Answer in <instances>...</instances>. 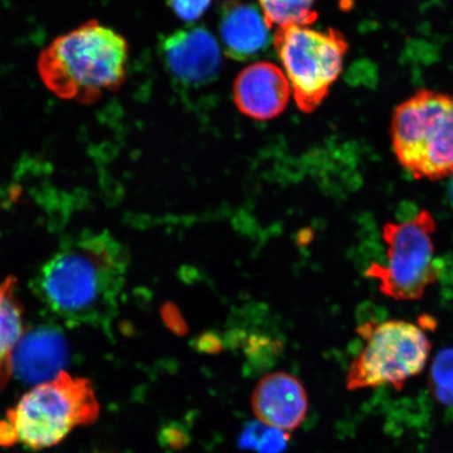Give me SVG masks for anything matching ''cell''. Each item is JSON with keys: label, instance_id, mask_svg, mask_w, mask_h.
<instances>
[{"label": "cell", "instance_id": "6da1fadb", "mask_svg": "<svg viewBox=\"0 0 453 453\" xmlns=\"http://www.w3.org/2000/svg\"><path fill=\"white\" fill-rule=\"evenodd\" d=\"M126 269V252L111 236L83 235L43 265L34 288L70 325H100L115 309Z\"/></svg>", "mask_w": 453, "mask_h": 453}, {"label": "cell", "instance_id": "7a4b0ae2", "mask_svg": "<svg viewBox=\"0 0 453 453\" xmlns=\"http://www.w3.org/2000/svg\"><path fill=\"white\" fill-rule=\"evenodd\" d=\"M128 58L127 38L97 19H89L43 48L37 72L56 97L93 104L123 87Z\"/></svg>", "mask_w": 453, "mask_h": 453}, {"label": "cell", "instance_id": "3957f363", "mask_svg": "<svg viewBox=\"0 0 453 453\" xmlns=\"http://www.w3.org/2000/svg\"><path fill=\"white\" fill-rule=\"evenodd\" d=\"M100 405L92 383L62 371L28 390L0 422V445L37 450L59 444L73 429L97 420Z\"/></svg>", "mask_w": 453, "mask_h": 453}, {"label": "cell", "instance_id": "277c9868", "mask_svg": "<svg viewBox=\"0 0 453 453\" xmlns=\"http://www.w3.org/2000/svg\"><path fill=\"white\" fill-rule=\"evenodd\" d=\"M390 139L396 161L413 178L453 177V96L420 89L401 102Z\"/></svg>", "mask_w": 453, "mask_h": 453}, {"label": "cell", "instance_id": "5b68a950", "mask_svg": "<svg viewBox=\"0 0 453 453\" xmlns=\"http://www.w3.org/2000/svg\"><path fill=\"white\" fill-rule=\"evenodd\" d=\"M435 230L434 215L425 209L384 225L387 258L383 264L372 265L367 275L378 282L385 296L404 302L421 299L437 282L440 268L434 242Z\"/></svg>", "mask_w": 453, "mask_h": 453}, {"label": "cell", "instance_id": "8992f818", "mask_svg": "<svg viewBox=\"0 0 453 453\" xmlns=\"http://www.w3.org/2000/svg\"><path fill=\"white\" fill-rule=\"evenodd\" d=\"M274 48L285 67L298 109L311 113L324 104L342 75L349 42L336 28H276Z\"/></svg>", "mask_w": 453, "mask_h": 453}, {"label": "cell", "instance_id": "52a82bcc", "mask_svg": "<svg viewBox=\"0 0 453 453\" xmlns=\"http://www.w3.org/2000/svg\"><path fill=\"white\" fill-rule=\"evenodd\" d=\"M365 345L349 366L350 390L390 385L401 389L426 367L429 338L422 328L404 320H387L360 327Z\"/></svg>", "mask_w": 453, "mask_h": 453}, {"label": "cell", "instance_id": "ba28073f", "mask_svg": "<svg viewBox=\"0 0 453 453\" xmlns=\"http://www.w3.org/2000/svg\"><path fill=\"white\" fill-rule=\"evenodd\" d=\"M164 62L179 82L200 87L214 81L222 66V56L212 34L191 27L169 35L161 45Z\"/></svg>", "mask_w": 453, "mask_h": 453}, {"label": "cell", "instance_id": "9c48e42d", "mask_svg": "<svg viewBox=\"0 0 453 453\" xmlns=\"http://www.w3.org/2000/svg\"><path fill=\"white\" fill-rule=\"evenodd\" d=\"M291 85L285 73L271 62H257L243 69L234 85V99L243 115L271 120L286 110Z\"/></svg>", "mask_w": 453, "mask_h": 453}, {"label": "cell", "instance_id": "30bf717a", "mask_svg": "<svg viewBox=\"0 0 453 453\" xmlns=\"http://www.w3.org/2000/svg\"><path fill=\"white\" fill-rule=\"evenodd\" d=\"M252 409L260 422L288 432L299 427L307 416L308 394L291 373L272 372L254 388Z\"/></svg>", "mask_w": 453, "mask_h": 453}, {"label": "cell", "instance_id": "8fae6325", "mask_svg": "<svg viewBox=\"0 0 453 453\" xmlns=\"http://www.w3.org/2000/svg\"><path fill=\"white\" fill-rule=\"evenodd\" d=\"M67 356L64 335L53 327L41 326L21 336L10 362L20 380L37 385L64 371Z\"/></svg>", "mask_w": 453, "mask_h": 453}, {"label": "cell", "instance_id": "7c38bea8", "mask_svg": "<svg viewBox=\"0 0 453 453\" xmlns=\"http://www.w3.org/2000/svg\"><path fill=\"white\" fill-rule=\"evenodd\" d=\"M271 28L254 5L229 0L220 11L219 33L226 54L237 61L255 58L269 48Z\"/></svg>", "mask_w": 453, "mask_h": 453}, {"label": "cell", "instance_id": "4fadbf2b", "mask_svg": "<svg viewBox=\"0 0 453 453\" xmlns=\"http://www.w3.org/2000/svg\"><path fill=\"white\" fill-rule=\"evenodd\" d=\"M14 287L11 277L0 285V367L11 360L22 336L21 310L14 297Z\"/></svg>", "mask_w": 453, "mask_h": 453}, {"label": "cell", "instance_id": "5bb4252c", "mask_svg": "<svg viewBox=\"0 0 453 453\" xmlns=\"http://www.w3.org/2000/svg\"><path fill=\"white\" fill-rule=\"evenodd\" d=\"M319 0H258L270 28L310 27L319 19L315 4Z\"/></svg>", "mask_w": 453, "mask_h": 453}, {"label": "cell", "instance_id": "9a60e30c", "mask_svg": "<svg viewBox=\"0 0 453 453\" xmlns=\"http://www.w3.org/2000/svg\"><path fill=\"white\" fill-rule=\"evenodd\" d=\"M286 432L263 422H250L243 428L237 444L243 450L257 453H283L288 446Z\"/></svg>", "mask_w": 453, "mask_h": 453}, {"label": "cell", "instance_id": "2e32d148", "mask_svg": "<svg viewBox=\"0 0 453 453\" xmlns=\"http://www.w3.org/2000/svg\"><path fill=\"white\" fill-rule=\"evenodd\" d=\"M430 384L441 403L453 405V349L443 350L435 357Z\"/></svg>", "mask_w": 453, "mask_h": 453}, {"label": "cell", "instance_id": "e0dca14e", "mask_svg": "<svg viewBox=\"0 0 453 453\" xmlns=\"http://www.w3.org/2000/svg\"><path fill=\"white\" fill-rule=\"evenodd\" d=\"M212 0H167L170 9L185 21H195L211 7Z\"/></svg>", "mask_w": 453, "mask_h": 453}, {"label": "cell", "instance_id": "ac0fdd59", "mask_svg": "<svg viewBox=\"0 0 453 453\" xmlns=\"http://www.w3.org/2000/svg\"><path fill=\"white\" fill-rule=\"evenodd\" d=\"M160 444L173 450H182L190 443V435L182 424L168 423L160 430Z\"/></svg>", "mask_w": 453, "mask_h": 453}, {"label": "cell", "instance_id": "d6986e66", "mask_svg": "<svg viewBox=\"0 0 453 453\" xmlns=\"http://www.w3.org/2000/svg\"><path fill=\"white\" fill-rule=\"evenodd\" d=\"M276 343L267 337L254 336L249 339L247 354L253 361H260V364L269 360L272 355L277 353Z\"/></svg>", "mask_w": 453, "mask_h": 453}, {"label": "cell", "instance_id": "ffe728a7", "mask_svg": "<svg viewBox=\"0 0 453 453\" xmlns=\"http://www.w3.org/2000/svg\"><path fill=\"white\" fill-rule=\"evenodd\" d=\"M161 316L166 326L175 335L184 336L188 332V326H187L182 314L173 303L164 304L161 309Z\"/></svg>", "mask_w": 453, "mask_h": 453}, {"label": "cell", "instance_id": "44dd1931", "mask_svg": "<svg viewBox=\"0 0 453 453\" xmlns=\"http://www.w3.org/2000/svg\"><path fill=\"white\" fill-rule=\"evenodd\" d=\"M195 349L200 353L219 354L224 348L222 339L213 332L202 334L195 340Z\"/></svg>", "mask_w": 453, "mask_h": 453}, {"label": "cell", "instance_id": "7402d4cb", "mask_svg": "<svg viewBox=\"0 0 453 453\" xmlns=\"http://www.w3.org/2000/svg\"><path fill=\"white\" fill-rule=\"evenodd\" d=\"M449 192L450 200L453 203V177H451V180L449 182Z\"/></svg>", "mask_w": 453, "mask_h": 453}]
</instances>
